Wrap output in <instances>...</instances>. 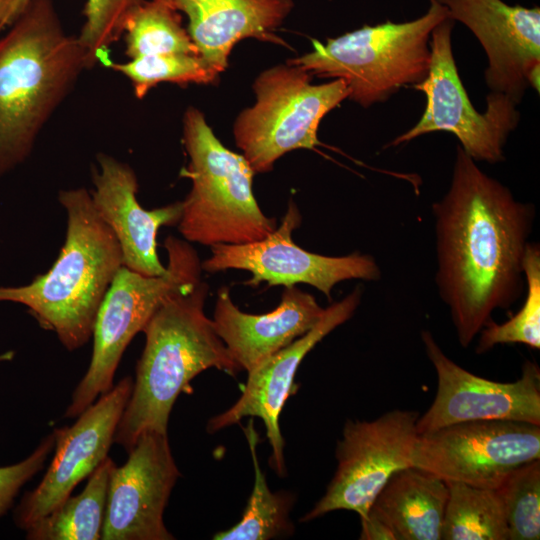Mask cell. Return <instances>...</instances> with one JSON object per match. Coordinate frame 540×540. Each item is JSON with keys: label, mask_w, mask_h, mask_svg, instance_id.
<instances>
[{"label": "cell", "mask_w": 540, "mask_h": 540, "mask_svg": "<svg viewBox=\"0 0 540 540\" xmlns=\"http://www.w3.org/2000/svg\"><path fill=\"white\" fill-rule=\"evenodd\" d=\"M15 0H0V30L7 24V19Z\"/></svg>", "instance_id": "obj_32"}, {"label": "cell", "mask_w": 540, "mask_h": 540, "mask_svg": "<svg viewBox=\"0 0 540 540\" xmlns=\"http://www.w3.org/2000/svg\"><path fill=\"white\" fill-rule=\"evenodd\" d=\"M419 413L395 409L372 421H347L337 443L335 474L325 494L301 521L335 510L363 518L389 478L411 466Z\"/></svg>", "instance_id": "obj_11"}, {"label": "cell", "mask_w": 540, "mask_h": 540, "mask_svg": "<svg viewBox=\"0 0 540 540\" xmlns=\"http://www.w3.org/2000/svg\"><path fill=\"white\" fill-rule=\"evenodd\" d=\"M448 499L441 540H508L506 520L495 489L446 481Z\"/></svg>", "instance_id": "obj_23"}, {"label": "cell", "mask_w": 540, "mask_h": 540, "mask_svg": "<svg viewBox=\"0 0 540 540\" xmlns=\"http://www.w3.org/2000/svg\"><path fill=\"white\" fill-rule=\"evenodd\" d=\"M183 143L192 187L181 201L177 226L187 241L206 246L244 244L265 238L277 227L276 219L267 217L255 199L256 173L249 162L217 139L195 107L184 113Z\"/></svg>", "instance_id": "obj_6"}, {"label": "cell", "mask_w": 540, "mask_h": 540, "mask_svg": "<svg viewBox=\"0 0 540 540\" xmlns=\"http://www.w3.org/2000/svg\"><path fill=\"white\" fill-rule=\"evenodd\" d=\"M110 472L101 540H171L163 514L180 476L167 433L142 434Z\"/></svg>", "instance_id": "obj_15"}, {"label": "cell", "mask_w": 540, "mask_h": 540, "mask_svg": "<svg viewBox=\"0 0 540 540\" xmlns=\"http://www.w3.org/2000/svg\"><path fill=\"white\" fill-rule=\"evenodd\" d=\"M208 290L199 280L172 295L144 327L145 347L114 435L127 452L144 433H167L177 397L192 392L190 381L199 373L216 368L235 376L242 371L204 313Z\"/></svg>", "instance_id": "obj_3"}, {"label": "cell", "mask_w": 540, "mask_h": 540, "mask_svg": "<svg viewBox=\"0 0 540 540\" xmlns=\"http://www.w3.org/2000/svg\"><path fill=\"white\" fill-rule=\"evenodd\" d=\"M123 35L125 54L130 59L166 53L198 55L179 12L166 0H144L139 4L128 15Z\"/></svg>", "instance_id": "obj_25"}, {"label": "cell", "mask_w": 540, "mask_h": 540, "mask_svg": "<svg viewBox=\"0 0 540 540\" xmlns=\"http://www.w3.org/2000/svg\"><path fill=\"white\" fill-rule=\"evenodd\" d=\"M525 300L521 309L502 324L493 321L479 333L476 353L482 354L500 344H524L540 348V247L529 242L524 259Z\"/></svg>", "instance_id": "obj_26"}, {"label": "cell", "mask_w": 540, "mask_h": 540, "mask_svg": "<svg viewBox=\"0 0 540 540\" xmlns=\"http://www.w3.org/2000/svg\"><path fill=\"white\" fill-rule=\"evenodd\" d=\"M96 164L91 169V199L119 243L123 266L144 276L163 275L157 235L162 226L178 224L181 201L146 210L137 200L138 180L129 164L106 153L96 155Z\"/></svg>", "instance_id": "obj_18"}, {"label": "cell", "mask_w": 540, "mask_h": 540, "mask_svg": "<svg viewBox=\"0 0 540 540\" xmlns=\"http://www.w3.org/2000/svg\"><path fill=\"white\" fill-rule=\"evenodd\" d=\"M361 540H397V537L388 523L369 509L367 514L360 518Z\"/></svg>", "instance_id": "obj_31"}, {"label": "cell", "mask_w": 540, "mask_h": 540, "mask_svg": "<svg viewBox=\"0 0 540 540\" xmlns=\"http://www.w3.org/2000/svg\"><path fill=\"white\" fill-rule=\"evenodd\" d=\"M144 0H87L84 24L79 34L93 65L112 64L111 46L123 35L128 15Z\"/></svg>", "instance_id": "obj_29"}, {"label": "cell", "mask_w": 540, "mask_h": 540, "mask_svg": "<svg viewBox=\"0 0 540 540\" xmlns=\"http://www.w3.org/2000/svg\"><path fill=\"white\" fill-rule=\"evenodd\" d=\"M64 244L51 268L21 286H0V301L22 304L69 351L92 338L98 310L123 266L119 243L97 214L90 191L62 189Z\"/></svg>", "instance_id": "obj_4"}, {"label": "cell", "mask_w": 540, "mask_h": 540, "mask_svg": "<svg viewBox=\"0 0 540 540\" xmlns=\"http://www.w3.org/2000/svg\"><path fill=\"white\" fill-rule=\"evenodd\" d=\"M361 297L362 289L356 287L342 300L325 308L322 318L306 334L248 371L241 396L230 408L208 421L207 431L217 432L239 423L246 416L262 419L272 448L270 464L278 475L284 476L285 442L279 417L286 400L297 390L294 383L297 369L317 343L353 316Z\"/></svg>", "instance_id": "obj_17"}, {"label": "cell", "mask_w": 540, "mask_h": 540, "mask_svg": "<svg viewBox=\"0 0 540 540\" xmlns=\"http://www.w3.org/2000/svg\"><path fill=\"white\" fill-rule=\"evenodd\" d=\"M425 352L437 374L433 403L416 423L418 434L463 421L510 420L540 425V369L525 361L521 377L496 382L451 360L432 333L421 332Z\"/></svg>", "instance_id": "obj_13"}, {"label": "cell", "mask_w": 540, "mask_h": 540, "mask_svg": "<svg viewBox=\"0 0 540 540\" xmlns=\"http://www.w3.org/2000/svg\"><path fill=\"white\" fill-rule=\"evenodd\" d=\"M166 272L144 276L122 266L98 310L93 328V351L89 367L78 383L65 417H78L108 392L130 341L143 331L155 311L172 295L191 288L201 275V262L186 241L168 236Z\"/></svg>", "instance_id": "obj_7"}, {"label": "cell", "mask_w": 540, "mask_h": 540, "mask_svg": "<svg viewBox=\"0 0 540 540\" xmlns=\"http://www.w3.org/2000/svg\"><path fill=\"white\" fill-rule=\"evenodd\" d=\"M54 445L55 436L51 433L23 461L0 467V518L11 507L20 488L43 468Z\"/></svg>", "instance_id": "obj_30"}, {"label": "cell", "mask_w": 540, "mask_h": 540, "mask_svg": "<svg viewBox=\"0 0 540 540\" xmlns=\"http://www.w3.org/2000/svg\"><path fill=\"white\" fill-rule=\"evenodd\" d=\"M429 1L427 12L417 19L365 25L325 43L313 39L312 51L287 63L312 76L343 80L348 98L364 108L384 102L428 74L431 33L449 18L443 5Z\"/></svg>", "instance_id": "obj_5"}, {"label": "cell", "mask_w": 540, "mask_h": 540, "mask_svg": "<svg viewBox=\"0 0 540 540\" xmlns=\"http://www.w3.org/2000/svg\"><path fill=\"white\" fill-rule=\"evenodd\" d=\"M213 325L228 351L247 372L311 330L325 308L315 297L293 286L285 287L280 304L265 314L241 311L229 289L217 293Z\"/></svg>", "instance_id": "obj_19"}, {"label": "cell", "mask_w": 540, "mask_h": 540, "mask_svg": "<svg viewBox=\"0 0 540 540\" xmlns=\"http://www.w3.org/2000/svg\"><path fill=\"white\" fill-rule=\"evenodd\" d=\"M188 18L198 55L219 74L235 44L246 38L283 43L274 33L291 13L293 0H166Z\"/></svg>", "instance_id": "obj_20"}, {"label": "cell", "mask_w": 540, "mask_h": 540, "mask_svg": "<svg viewBox=\"0 0 540 540\" xmlns=\"http://www.w3.org/2000/svg\"><path fill=\"white\" fill-rule=\"evenodd\" d=\"M540 459V425L473 420L418 434L413 466L444 481L496 489L515 468Z\"/></svg>", "instance_id": "obj_10"}, {"label": "cell", "mask_w": 540, "mask_h": 540, "mask_svg": "<svg viewBox=\"0 0 540 540\" xmlns=\"http://www.w3.org/2000/svg\"><path fill=\"white\" fill-rule=\"evenodd\" d=\"M94 65L53 0H30L0 38V178L24 163L79 75Z\"/></svg>", "instance_id": "obj_2"}, {"label": "cell", "mask_w": 540, "mask_h": 540, "mask_svg": "<svg viewBox=\"0 0 540 540\" xmlns=\"http://www.w3.org/2000/svg\"><path fill=\"white\" fill-rule=\"evenodd\" d=\"M109 68L129 79L138 99L162 82L212 84L219 76L199 55L189 53L144 55L125 63L112 62Z\"/></svg>", "instance_id": "obj_27"}, {"label": "cell", "mask_w": 540, "mask_h": 540, "mask_svg": "<svg viewBox=\"0 0 540 540\" xmlns=\"http://www.w3.org/2000/svg\"><path fill=\"white\" fill-rule=\"evenodd\" d=\"M115 463L107 457L91 473L84 490L69 496L26 529L30 540H98L104 522L109 477Z\"/></svg>", "instance_id": "obj_22"}, {"label": "cell", "mask_w": 540, "mask_h": 540, "mask_svg": "<svg viewBox=\"0 0 540 540\" xmlns=\"http://www.w3.org/2000/svg\"><path fill=\"white\" fill-rule=\"evenodd\" d=\"M301 214L290 200L281 221L265 238L244 244H216L211 256L201 262L202 270L218 272L227 269L246 270L251 278L246 285L257 287L309 284L331 299L333 287L345 280L376 281L381 270L373 256L354 252L345 256H325L304 250L292 240L301 224Z\"/></svg>", "instance_id": "obj_12"}, {"label": "cell", "mask_w": 540, "mask_h": 540, "mask_svg": "<svg viewBox=\"0 0 540 540\" xmlns=\"http://www.w3.org/2000/svg\"><path fill=\"white\" fill-rule=\"evenodd\" d=\"M244 432L255 472L253 490L241 520L230 529L216 533L213 539L267 540L290 535L293 532V525L289 518V512L294 497L289 493H272L270 491L265 475L259 466L256 454L258 434L252 420L244 428Z\"/></svg>", "instance_id": "obj_24"}, {"label": "cell", "mask_w": 540, "mask_h": 540, "mask_svg": "<svg viewBox=\"0 0 540 540\" xmlns=\"http://www.w3.org/2000/svg\"><path fill=\"white\" fill-rule=\"evenodd\" d=\"M438 293L467 348L525 290L523 259L535 207L481 170L460 145L451 183L432 205Z\"/></svg>", "instance_id": "obj_1"}, {"label": "cell", "mask_w": 540, "mask_h": 540, "mask_svg": "<svg viewBox=\"0 0 540 540\" xmlns=\"http://www.w3.org/2000/svg\"><path fill=\"white\" fill-rule=\"evenodd\" d=\"M453 25L454 21L447 18L431 33L428 74L422 82L413 86L426 96V107L420 120L386 147H395L421 135L442 131L454 134L460 147L475 162H502L505 160L504 146L508 136L520 120L517 104L502 93L491 92L486 97L483 113L474 108L453 56Z\"/></svg>", "instance_id": "obj_9"}, {"label": "cell", "mask_w": 540, "mask_h": 540, "mask_svg": "<svg viewBox=\"0 0 540 540\" xmlns=\"http://www.w3.org/2000/svg\"><path fill=\"white\" fill-rule=\"evenodd\" d=\"M447 499L446 481L411 465L389 478L370 510L388 523L397 540H441Z\"/></svg>", "instance_id": "obj_21"}, {"label": "cell", "mask_w": 540, "mask_h": 540, "mask_svg": "<svg viewBox=\"0 0 540 540\" xmlns=\"http://www.w3.org/2000/svg\"><path fill=\"white\" fill-rule=\"evenodd\" d=\"M437 1L482 45L488 60L484 76L491 92L518 104L528 87L539 91V7L512 6L502 0Z\"/></svg>", "instance_id": "obj_16"}, {"label": "cell", "mask_w": 540, "mask_h": 540, "mask_svg": "<svg viewBox=\"0 0 540 540\" xmlns=\"http://www.w3.org/2000/svg\"><path fill=\"white\" fill-rule=\"evenodd\" d=\"M132 385L130 376L121 379L76 417L72 426L53 431L54 457L41 482L15 510L20 529H28L52 512L108 457Z\"/></svg>", "instance_id": "obj_14"}, {"label": "cell", "mask_w": 540, "mask_h": 540, "mask_svg": "<svg viewBox=\"0 0 540 540\" xmlns=\"http://www.w3.org/2000/svg\"><path fill=\"white\" fill-rule=\"evenodd\" d=\"M503 508L508 540L540 538V459L512 470L495 489Z\"/></svg>", "instance_id": "obj_28"}, {"label": "cell", "mask_w": 540, "mask_h": 540, "mask_svg": "<svg viewBox=\"0 0 540 540\" xmlns=\"http://www.w3.org/2000/svg\"><path fill=\"white\" fill-rule=\"evenodd\" d=\"M312 77L286 63L255 79L256 102L237 116L233 128L236 145L255 173L271 171L275 161L290 151L319 145L321 120L348 98L343 80L312 84Z\"/></svg>", "instance_id": "obj_8"}]
</instances>
